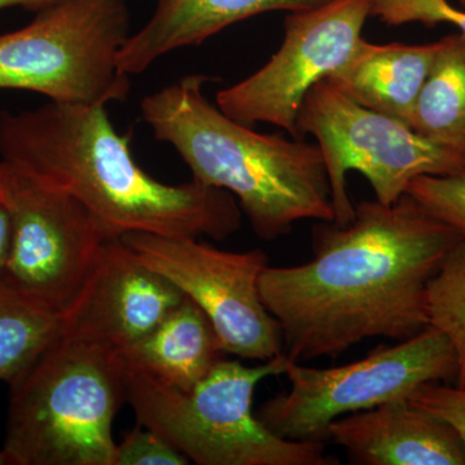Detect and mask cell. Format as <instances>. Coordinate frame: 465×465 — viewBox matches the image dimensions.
<instances>
[{
  "label": "cell",
  "instance_id": "7c38bea8",
  "mask_svg": "<svg viewBox=\"0 0 465 465\" xmlns=\"http://www.w3.org/2000/svg\"><path fill=\"white\" fill-rule=\"evenodd\" d=\"M185 296L116 238L106 241L75 298L60 313V332L124 351L145 338Z\"/></svg>",
  "mask_w": 465,
  "mask_h": 465
},
{
  "label": "cell",
  "instance_id": "4316f807",
  "mask_svg": "<svg viewBox=\"0 0 465 465\" xmlns=\"http://www.w3.org/2000/svg\"><path fill=\"white\" fill-rule=\"evenodd\" d=\"M461 5H465V0H460Z\"/></svg>",
  "mask_w": 465,
  "mask_h": 465
},
{
  "label": "cell",
  "instance_id": "7402d4cb",
  "mask_svg": "<svg viewBox=\"0 0 465 465\" xmlns=\"http://www.w3.org/2000/svg\"><path fill=\"white\" fill-rule=\"evenodd\" d=\"M189 459L148 428H134L116 445L114 465H186Z\"/></svg>",
  "mask_w": 465,
  "mask_h": 465
},
{
  "label": "cell",
  "instance_id": "6da1fadb",
  "mask_svg": "<svg viewBox=\"0 0 465 465\" xmlns=\"http://www.w3.org/2000/svg\"><path fill=\"white\" fill-rule=\"evenodd\" d=\"M313 259L266 266L260 293L291 362L336 356L367 339L402 341L430 326L427 287L461 235L405 194L357 204L347 225L323 223Z\"/></svg>",
  "mask_w": 465,
  "mask_h": 465
},
{
  "label": "cell",
  "instance_id": "5bb4252c",
  "mask_svg": "<svg viewBox=\"0 0 465 465\" xmlns=\"http://www.w3.org/2000/svg\"><path fill=\"white\" fill-rule=\"evenodd\" d=\"M330 0H155L152 16L131 34L118 56L119 67L134 76L162 57L200 45L226 27L266 12L307 11Z\"/></svg>",
  "mask_w": 465,
  "mask_h": 465
},
{
  "label": "cell",
  "instance_id": "8fae6325",
  "mask_svg": "<svg viewBox=\"0 0 465 465\" xmlns=\"http://www.w3.org/2000/svg\"><path fill=\"white\" fill-rule=\"evenodd\" d=\"M371 9L372 0H330L290 12L280 50L258 72L217 92L216 105L242 124L277 125L299 139L302 101L314 84L347 63Z\"/></svg>",
  "mask_w": 465,
  "mask_h": 465
},
{
  "label": "cell",
  "instance_id": "ffe728a7",
  "mask_svg": "<svg viewBox=\"0 0 465 465\" xmlns=\"http://www.w3.org/2000/svg\"><path fill=\"white\" fill-rule=\"evenodd\" d=\"M406 194L425 213L451 226L465 240V173L416 177Z\"/></svg>",
  "mask_w": 465,
  "mask_h": 465
},
{
  "label": "cell",
  "instance_id": "ac0fdd59",
  "mask_svg": "<svg viewBox=\"0 0 465 465\" xmlns=\"http://www.w3.org/2000/svg\"><path fill=\"white\" fill-rule=\"evenodd\" d=\"M60 331V313L0 280V381L12 384Z\"/></svg>",
  "mask_w": 465,
  "mask_h": 465
},
{
  "label": "cell",
  "instance_id": "7a4b0ae2",
  "mask_svg": "<svg viewBox=\"0 0 465 465\" xmlns=\"http://www.w3.org/2000/svg\"><path fill=\"white\" fill-rule=\"evenodd\" d=\"M0 158L81 202L109 240L146 232L223 241L241 226L231 193L195 180L168 185L150 176L106 106L48 101L35 109L3 110Z\"/></svg>",
  "mask_w": 465,
  "mask_h": 465
},
{
  "label": "cell",
  "instance_id": "30bf717a",
  "mask_svg": "<svg viewBox=\"0 0 465 465\" xmlns=\"http://www.w3.org/2000/svg\"><path fill=\"white\" fill-rule=\"evenodd\" d=\"M0 191L12 219L2 280L41 307L61 313L109 238L81 202L3 161Z\"/></svg>",
  "mask_w": 465,
  "mask_h": 465
},
{
  "label": "cell",
  "instance_id": "3957f363",
  "mask_svg": "<svg viewBox=\"0 0 465 465\" xmlns=\"http://www.w3.org/2000/svg\"><path fill=\"white\" fill-rule=\"evenodd\" d=\"M210 81L185 75L143 97L140 114L154 139L173 146L193 180L231 193L262 240H277L302 220L333 223L320 146L234 121L207 99Z\"/></svg>",
  "mask_w": 465,
  "mask_h": 465
},
{
  "label": "cell",
  "instance_id": "8992f818",
  "mask_svg": "<svg viewBox=\"0 0 465 465\" xmlns=\"http://www.w3.org/2000/svg\"><path fill=\"white\" fill-rule=\"evenodd\" d=\"M131 34L124 0H61L26 26L0 34V90L69 105L121 103L131 76L118 56Z\"/></svg>",
  "mask_w": 465,
  "mask_h": 465
},
{
  "label": "cell",
  "instance_id": "5b68a950",
  "mask_svg": "<svg viewBox=\"0 0 465 465\" xmlns=\"http://www.w3.org/2000/svg\"><path fill=\"white\" fill-rule=\"evenodd\" d=\"M287 363L283 353L258 366L223 358L188 391L121 365L125 397L139 424L195 464H341L327 454L322 440L282 439L253 414L255 388L266 378L284 375Z\"/></svg>",
  "mask_w": 465,
  "mask_h": 465
},
{
  "label": "cell",
  "instance_id": "ba28073f",
  "mask_svg": "<svg viewBox=\"0 0 465 465\" xmlns=\"http://www.w3.org/2000/svg\"><path fill=\"white\" fill-rule=\"evenodd\" d=\"M284 375L290 391L266 401L256 416L282 439L323 442L336 419L410 400L425 384L455 378L457 357L449 339L428 326L348 365L314 369L289 360Z\"/></svg>",
  "mask_w": 465,
  "mask_h": 465
},
{
  "label": "cell",
  "instance_id": "603a6c76",
  "mask_svg": "<svg viewBox=\"0 0 465 465\" xmlns=\"http://www.w3.org/2000/svg\"><path fill=\"white\" fill-rule=\"evenodd\" d=\"M409 401L450 425L465 446V388L430 382L419 388Z\"/></svg>",
  "mask_w": 465,
  "mask_h": 465
},
{
  "label": "cell",
  "instance_id": "e0dca14e",
  "mask_svg": "<svg viewBox=\"0 0 465 465\" xmlns=\"http://www.w3.org/2000/svg\"><path fill=\"white\" fill-rule=\"evenodd\" d=\"M411 127L465 157V36L461 34L440 39Z\"/></svg>",
  "mask_w": 465,
  "mask_h": 465
},
{
  "label": "cell",
  "instance_id": "2e32d148",
  "mask_svg": "<svg viewBox=\"0 0 465 465\" xmlns=\"http://www.w3.org/2000/svg\"><path fill=\"white\" fill-rule=\"evenodd\" d=\"M116 354L125 369L188 391L225 353L213 323L185 296L145 338Z\"/></svg>",
  "mask_w": 465,
  "mask_h": 465
},
{
  "label": "cell",
  "instance_id": "44dd1931",
  "mask_svg": "<svg viewBox=\"0 0 465 465\" xmlns=\"http://www.w3.org/2000/svg\"><path fill=\"white\" fill-rule=\"evenodd\" d=\"M371 16L393 26L449 24L465 36V12L452 7L449 0H372Z\"/></svg>",
  "mask_w": 465,
  "mask_h": 465
},
{
  "label": "cell",
  "instance_id": "9a60e30c",
  "mask_svg": "<svg viewBox=\"0 0 465 465\" xmlns=\"http://www.w3.org/2000/svg\"><path fill=\"white\" fill-rule=\"evenodd\" d=\"M439 50L440 42L372 45L362 38L347 63L326 81L354 103L411 127L416 103Z\"/></svg>",
  "mask_w": 465,
  "mask_h": 465
},
{
  "label": "cell",
  "instance_id": "d4e9b609",
  "mask_svg": "<svg viewBox=\"0 0 465 465\" xmlns=\"http://www.w3.org/2000/svg\"><path fill=\"white\" fill-rule=\"evenodd\" d=\"M61 0H0V11L5 8H24L27 11L39 12L42 9L60 3Z\"/></svg>",
  "mask_w": 465,
  "mask_h": 465
},
{
  "label": "cell",
  "instance_id": "9c48e42d",
  "mask_svg": "<svg viewBox=\"0 0 465 465\" xmlns=\"http://www.w3.org/2000/svg\"><path fill=\"white\" fill-rule=\"evenodd\" d=\"M119 240L201 308L225 354L265 362L283 353L280 323L260 293V277L269 265L264 251L232 252L198 238L146 232Z\"/></svg>",
  "mask_w": 465,
  "mask_h": 465
},
{
  "label": "cell",
  "instance_id": "d6986e66",
  "mask_svg": "<svg viewBox=\"0 0 465 465\" xmlns=\"http://www.w3.org/2000/svg\"><path fill=\"white\" fill-rule=\"evenodd\" d=\"M428 323L454 348L457 387L465 388V240L457 242L427 287Z\"/></svg>",
  "mask_w": 465,
  "mask_h": 465
},
{
  "label": "cell",
  "instance_id": "277c9868",
  "mask_svg": "<svg viewBox=\"0 0 465 465\" xmlns=\"http://www.w3.org/2000/svg\"><path fill=\"white\" fill-rule=\"evenodd\" d=\"M9 387L8 465H114L113 423L127 402L116 351L58 331Z\"/></svg>",
  "mask_w": 465,
  "mask_h": 465
},
{
  "label": "cell",
  "instance_id": "484cf974",
  "mask_svg": "<svg viewBox=\"0 0 465 465\" xmlns=\"http://www.w3.org/2000/svg\"><path fill=\"white\" fill-rule=\"evenodd\" d=\"M0 465H8L7 458H5V452L0 451Z\"/></svg>",
  "mask_w": 465,
  "mask_h": 465
},
{
  "label": "cell",
  "instance_id": "52a82bcc",
  "mask_svg": "<svg viewBox=\"0 0 465 465\" xmlns=\"http://www.w3.org/2000/svg\"><path fill=\"white\" fill-rule=\"evenodd\" d=\"M296 125L299 137L312 134L322 152L336 225H347L356 215L348 171L362 173L385 206L396 204L416 177L465 173L463 155L405 122L354 103L326 79L308 92Z\"/></svg>",
  "mask_w": 465,
  "mask_h": 465
},
{
  "label": "cell",
  "instance_id": "4fadbf2b",
  "mask_svg": "<svg viewBox=\"0 0 465 465\" xmlns=\"http://www.w3.org/2000/svg\"><path fill=\"white\" fill-rule=\"evenodd\" d=\"M326 440L361 465H465V446L455 430L409 400L336 419Z\"/></svg>",
  "mask_w": 465,
  "mask_h": 465
},
{
  "label": "cell",
  "instance_id": "cb8c5ba5",
  "mask_svg": "<svg viewBox=\"0 0 465 465\" xmlns=\"http://www.w3.org/2000/svg\"><path fill=\"white\" fill-rule=\"evenodd\" d=\"M12 241V219L9 208L0 191V280L5 274Z\"/></svg>",
  "mask_w": 465,
  "mask_h": 465
}]
</instances>
